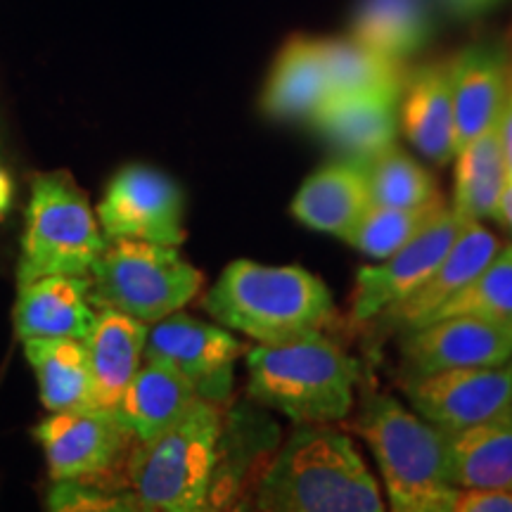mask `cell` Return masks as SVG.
I'll use <instances>...</instances> for the list:
<instances>
[{"instance_id": "obj_32", "label": "cell", "mask_w": 512, "mask_h": 512, "mask_svg": "<svg viewBox=\"0 0 512 512\" xmlns=\"http://www.w3.org/2000/svg\"><path fill=\"white\" fill-rule=\"evenodd\" d=\"M451 512H512V491L491 486H456Z\"/></svg>"}, {"instance_id": "obj_33", "label": "cell", "mask_w": 512, "mask_h": 512, "mask_svg": "<svg viewBox=\"0 0 512 512\" xmlns=\"http://www.w3.org/2000/svg\"><path fill=\"white\" fill-rule=\"evenodd\" d=\"M498 128H501V143H503V155L505 166H508V181L512 183V67L508 76V95H505V105L498 119Z\"/></svg>"}, {"instance_id": "obj_3", "label": "cell", "mask_w": 512, "mask_h": 512, "mask_svg": "<svg viewBox=\"0 0 512 512\" xmlns=\"http://www.w3.org/2000/svg\"><path fill=\"white\" fill-rule=\"evenodd\" d=\"M247 394L294 425H332L354 411L361 363L313 332L283 344L247 349Z\"/></svg>"}, {"instance_id": "obj_36", "label": "cell", "mask_w": 512, "mask_h": 512, "mask_svg": "<svg viewBox=\"0 0 512 512\" xmlns=\"http://www.w3.org/2000/svg\"><path fill=\"white\" fill-rule=\"evenodd\" d=\"M498 221H501L503 226L512 233V183L510 181H508V185H505V192L501 197V207H498Z\"/></svg>"}, {"instance_id": "obj_9", "label": "cell", "mask_w": 512, "mask_h": 512, "mask_svg": "<svg viewBox=\"0 0 512 512\" xmlns=\"http://www.w3.org/2000/svg\"><path fill=\"white\" fill-rule=\"evenodd\" d=\"M185 200L178 183L145 164L124 166L107 185L98 221L107 240L131 238L178 247L185 240Z\"/></svg>"}, {"instance_id": "obj_2", "label": "cell", "mask_w": 512, "mask_h": 512, "mask_svg": "<svg viewBox=\"0 0 512 512\" xmlns=\"http://www.w3.org/2000/svg\"><path fill=\"white\" fill-rule=\"evenodd\" d=\"M204 311L223 328L256 344H283L323 332L335 316L328 285L299 266H264L238 259L204 294Z\"/></svg>"}, {"instance_id": "obj_18", "label": "cell", "mask_w": 512, "mask_h": 512, "mask_svg": "<svg viewBox=\"0 0 512 512\" xmlns=\"http://www.w3.org/2000/svg\"><path fill=\"white\" fill-rule=\"evenodd\" d=\"M330 98L323 41L311 36H292L275 57L261 93V112L275 121L311 119Z\"/></svg>"}, {"instance_id": "obj_17", "label": "cell", "mask_w": 512, "mask_h": 512, "mask_svg": "<svg viewBox=\"0 0 512 512\" xmlns=\"http://www.w3.org/2000/svg\"><path fill=\"white\" fill-rule=\"evenodd\" d=\"M98 320L88 275H46L19 287L15 332L19 339H86Z\"/></svg>"}, {"instance_id": "obj_35", "label": "cell", "mask_w": 512, "mask_h": 512, "mask_svg": "<svg viewBox=\"0 0 512 512\" xmlns=\"http://www.w3.org/2000/svg\"><path fill=\"white\" fill-rule=\"evenodd\" d=\"M12 197H15V188H12V178L8 171L0 166V219L8 214L12 207Z\"/></svg>"}, {"instance_id": "obj_24", "label": "cell", "mask_w": 512, "mask_h": 512, "mask_svg": "<svg viewBox=\"0 0 512 512\" xmlns=\"http://www.w3.org/2000/svg\"><path fill=\"white\" fill-rule=\"evenodd\" d=\"M24 351L34 368L43 406L50 413L98 408L83 339L36 337L24 342Z\"/></svg>"}, {"instance_id": "obj_19", "label": "cell", "mask_w": 512, "mask_h": 512, "mask_svg": "<svg viewBox=\"0 0 512 512\" xmlns=\"http://www.w3.org/2000/svg\"><path fill=\"white\" fill-rule=\"evenodd\" d=\"M368 207L370 192L363 164L344 157L313 171L294 195L290 209L304 226L347 240Z\"/></svg>"}, {"instance_id": "obj_31", "label": "cell", "mask_w": 512, "mask_h": 512, "mask_svg": "<svg viewBox=\"0 0 512 512\" xmlns=\"http://www.w3.org/2000/svg\"><path fill=\"white\" fill-rule=\"evenodd\" d=\"M53 510H136L131 496H105L95 484L86 482H55L50 496Z\"/></svg>"}, {"instance_id": "obj_13", "label": "cell", "mask_w": 512, "mask_h": 512, "mask_svg": "<svg viewBox=\"0 0 512 512\" xmlns=\"http://www.w3.org/2000/svg\"><path fill=\"white\" fill-rule=\"evenodd\" d=\"M401 356L408 377L503 366L512 358V332L472 316L439 318L403 332Z\"/></svg>"}, {"instance_id": "obj_8", "label": "cell", "mask_w": 512, "mask_h": 512, "mask_svg": "<svg viewBox=\"0 0 512 512\" xmlns=\"http://www.w3.org/2000/svg\"><path fill=\"white\" fill-rule=\"evenodd\" d=\"M53 482H110L119 470L126 475L128 458L138 439L117 411L86 408L60 411L36 427Z\"/></svg>"}, {"instance_id": "obj_29", "label": "cell", "mask_w": 512, "mask_h": 512, "mask_svg": "<svg viewBox=\"0 0 512 512\" xmlns=\"http://www.w3.org/2000/svg\"><path fill=\"white\" fill-rule=\"evenodd\" d=\"M451 316L482 318L512 332V245H501L494 259L422 325Z\"/></svg>"}, {"instance_id": "obj_6", "label": "cell", "mask_w": 512, "mask_h": 512, "mask_svg": "<svg viewBox=\"0 0 512 512\" xmlns=\"http://www.w3.org/2000/svg\"><path fill=\"white\" fill-rule=\"evenodd\" d=\"M95 309H110L152 325L188 306L202 292L204 275L178 247L157 242L107 240L88 271Z\"/></svg>"}, {"instance_id": "obj_11", "label": "cell", "mask_w": 512, "mask_h": 512, "mask_svg": "<svg viewBox=\"0 0 512 512\" xmlns=\"http://www.w3.org/2000/svg\"><path fill=\"white\" fill-rule=\"evenodd\" d=\"M465 221L470 219H463L451 204H446L437 219L427 223L399 252L382 259L377 266L358 268L351 294V320L356 325L373 323L403 297L418 290L451 249Z\"/></svg>"}, {"instance_id": "obj_25", "label": "cell", "mask_w": 512, "mask_h": 512, "mask_svg": "<svg viewBox=\"0 0 512 512\" xmlns=\"http://www.w3.org/2000/svg\"><path fill=\"white\" fill-rule=\"evenodd\" d=\"M453 159H456V183H453L451 207L463 219L498 221V207L508 185L501 128L498 124L486 128L460 147Z\"/></svg>"}, {"instance_id": "obj_15", "label": "cell", "mask_w": 512, "mask_h": 512, "mask_svg": "<svg viewBox=\"0 0 512 512\" xmlns=\"http://www.w3.org/2000/svg\"><path fill=\"white\" fill-rule=\"evenodd\" d=\"M508 76L510 48L503 41H477L451 57L458 150L498 124L508 95Z\"/></svg>"}, {"instance_id": "obj_10", "label": "cell", "mask_w": 512, "mask_h": 512, "mask_svg": "<svg viewBox=\"0 0 512 512\" xmlns=\"http://www.w3.org/2000/svg\"><path fill=\"white\" fill-rule=\"evenodd\" d=\"M247 347L219 325L176 311L147 328V361H162L188 380L200 399L223 403L233 389L235 361Z\"/></svg>"}, {"instance_id": "obj_5", "label": "cell", "mask_w": 512, "mask_h": 512, "mask_svg": "<svg viewBox=\"0 0 512 512\" xmlns=\"http://www.w3.org/2000/svg\"><path fill=\"white\" fill-rule=\"evenodd\" d=\"M380 465L389 508L396 512H451L456 486L448 482L446 432L403 408L392 396H373L354 420Z\"/></svg>"}, {"instance_id": "obj_4", "label": "cell", "mask_w": 512, "mask_h": 512, "mask_svg": "<svg viewBox=\"0 0 512 512\" xmlns=\"http://www.w3.org/2000/svg\"><path fill=\"white\" fill-rule=\"evenodd\" d=\"M223 422L216 403L200 399L157 437L138 441L126 465V486L136 510H204L214 489Z\"/></svg>"}, {"instance_id": "obj_28", "label": "cell", "mask_w": 512, "mask_h": 512, "mask_svg": "<svg viewBox=\"0 0 512 512\" xmlns=\"http://www.w3.org/2000/svg\"><path fill=\"white\" fill-rule=\"evenodd\" d=\"M361 164L366 171L370 204L408 209L444 200L430 171L399 150V145L387 147Z\"/></svg>"}, {"instance_id": "obj_23", "label": "cell", "mask_w": 512, "mask_h": 512, "mask_svg": "<svg viewBox=\"0 0 512 512\" xmlns=\"http://www.w3.org/2000/svg\"><path fill=\"white\" fill-rule=\"evenodd\" d=\"M446 465L448 482L460 489L512 491V408L482 425L446 432Z\"/></svg>"}, {"instance_id": "obj_22", "label": "cell", "mask_w": 512, "mask_h": 512, "mask_svg": "<svg viewBox=\"0 0 512 512\" xmlns=\"http://www.w3.org/2000/svg\"><path fill=\"white\" fill-rule=\"evenodd\" d=\"M197 401L195 387L178 370L143 358L114 411L138 441H147L181 420Z\"/></svg>"}, {"instance_id": "obj_1", "label": "cell", "mask_w": 512, "mask_h": 512, "mask_svg": "<svg viewBox=\"0 0 512 512\" xmlns=\"http://www.w3.org/2000/svg\"><path fill=\"white\" fill-rule=\"evenodd\" d=\"M256 508L280 512H382L373 472L347 434L297 425L256 486Z\"/></svg>"}, {"instance_id": "obj_16", "label": "cell", "mask_w": 512, "mask_h": 512, "mask_svg": "<svg viewBox=\"0 0 512 512\" xmlns=\"http://www.w3.org/2000/svg\"><path fill=\"white\" fill-rule=\"evenodd\" d=\"M399 126L427 159L448 164L456 157L451 57L418 67L406 76L399 98Z\"/></svg>"}, {"instance_id": "obj_20", "label": "cell", "mask_w": 512, "mask_h": 512, "mask_svg": "<svg viewBox=\"0 0 512 512\" xmlns=\"http://www.w3.org/2000/svg\"><path fill=\"white\" fill-rule=\"evenodd\" d=\"M150 325L126 313L98 311L93 330L83 339L91 370L93 399L98 408L114 411L138 373L145 354V339Z\"/></svg>"}, {"instance_id": "obj_30", "label": "cell", "mask_w": 512, "mask_h": 512, "mask_svg": "<svg viewBox=\"0 0 512 512\" xmlns=\"http://www.w3.org/2000/svg\"><path fill=\"white\" fill-rule=\"evenodd\" d=\"M446 202L439 200L425 207H370L363 211L354 230L347 235V242L358 252L373 256V259H387L394 252L411 242L427 223H432L444 211Z\"/></svg>"}, {"instance_id": "obj_37", "label": "cell", "mask_w": 512, "mask_h": 512, "mask_svg": "<svg viewBox=\"0 0 512 512\" xmlns=\"http://www.w3.org/2000/svg\"><path fill=\"white\" fill-rule=\"evenodd\" d=\"M5 157V143H3V131H0V162H3Z\"/></svg>"}, {"instance_id": "obj_34", "label": "cell", "mask_w": 512, "mask_h": 512, "mask_svg": "<svg viewBox=\"0 0 512 512\" xmlns=\"http://www.w3.org/2000/svg\"><path fill=\"white\" fill-rule=\"evenodd\" d=\"M503 0H441V5L451 12L453 17L460 19H472L479 15H486L489 10H494L496 5H501Z\"/></svg>"}, {"instance_id": "obj_26", "label": "cell", "mask_w": 512, "mask_h": 512, "mask_svg": "<svg viewBox=\"0 0 512 512\" xmlns=\"http://www.w3.org/2000/svg\"><path fill=\"white\" fill-rule=\"evenodd\" d=\"M351 36L363 46L403 62L430 41V5L427 0H358Z\"/></svg>"}, {"instance_id": "obj_14", "label": "cell", "mask_w": 512, "mask_h": 512, "mask_svg": "<svg viewBox=\"0 0 512 512\" xmlns=\"http://www.w3.org/2000/svg\"><path fill=\"white\" fill-rule=\"evenodd\" d=\"M498 249H501V240L491 230H486L482 221H465L451 249L439 261V266L427 275L425 283L373 320L377 330L408 332L420 328L441 304H446L453 294L463 290L494 259Z\"/></svg>"}, {"instance_id": "obj_7", "label": "cell", "mask_w": 512, "mask_h": 512, "mask_svg": "<svg viewBox=\"0 0 512 512\" xmlns=\"http://www.w3.org/2000/svg\"><path fill=\"white\" fill-rule=\"evenodd\" d=\"M105 245L88 195L69 171L34 176L17 266L19 287L46 275H88Z\"/></svg>"}, {"instance_id": "obj_27", "label": "cell", "mask_w": 512, "mask_h": 512, "mask_svg": "<svg viewBox=\"0 0 512 512\" xmlns=\"http://www.w3.org/2000/svg\"><path fill=\"white\" fill-rule=\"evenodd\" d=\"M330 95H368L399 100L408 72L403 62L363 46L354 36L320 38Z\"/></svg>"}, {"instance_id": "obj_12", "label": "cell", "mask_w": 512, "mask_h": 512, "mask_svg": "<svg viewBox=\"0 0 512 512\" xmlns=\"http://www.w3.org/2000/svg\"><path fill=\"white\" fill-rule=\"evenodd\" d=\"M408 403L444 432L482 425L512 408V358L503 366L453 368L406 377Z\"/></svg>"}, {"instance_id": "obj_21", "label": "cell", "mask_w": 512, "mask_h": 512, "mask_svg": "<svg viewBox=\"0 0 512 512\" xmlns=\"http://www.w3.org/2000/svg\"><path fill=\"white\" fill-rule=\"evenodd\" d=\"M399 100L368 98V95H330L311 126L332 143L344 157L366 162L377 152L396 145L399 136Z\"/></svg>"}, {"instance_id": "obj_38", "label": "cell", "mask_w": 512, "mask_h": 512, "mask_svg": "<svg viewBox=\"0 0 512 512\" xmlns=\"http://www.w3.org/2000/svg\"><path fill=\"white\" fill-rule=\"evenodd\" d=\"M508 48H510V67H512V41L508 43Z\"/></svg>"}]
</instances>
